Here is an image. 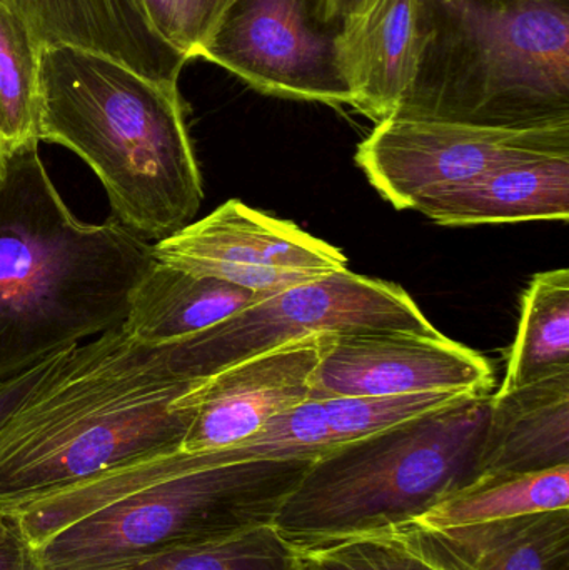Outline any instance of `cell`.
<instances>
[{
  "mask_svg": "<svg viewBox=\"0 0 569 570\" xmlns=\"http://www.w3.org/2000/svg\"><path fill=\"white\" fill-rule=\"evenodd\" d=\"M569 371V271L537 274L521 297V317L498 392Z\"/></svg>",
  "mask_w": 569,
  "mask_h": 570,
  "instance_id": "cell-19",
  "label": "cell"
},
{
  "mask_svg": "<svg viewBox=\"0 0 569 570\" xmlns=\"http://www.w3.org/2000/svg\"><path fill=\"white\" fill-rule=\"evenodd\" d=\"M266 295L153 261L129 295L122 328L146 345L186 341Z\"/></svg>",
  "mask_w": 569,
  "mask_h": 570,
  "instance_id": "cell-18",
  "label": "cell"
},
{
  "mask_svg": "<svg viewBox=\"0 0 569 570\" xmlns=\"http://www.w3.org/2000/svg\"><path fill=\"white\" fill-rule=\"evenodd\" d=\"M17 528L16 518L12 514H6V512H0V535L7 534V532L12 531V529Z\"/></svg>",
  "mask_w": 569,
  "mask_h": 570,
  "instance_id": "cell-30",
  "label": "cell"
},
{
  "mask_svg": "<svg viewBox=\"0 0 569 570\" xmlns=\"http://www.w3.org/2000/svg\"><path fill=\"white\" fill-rule=\"evenodd\" d=\"M493 387V365L440 331H367L331 335L310 399L483 394Z\"/></svg>",
  "mask_w": 569,
  "mask_h": 570,
  "instance_id": "cell-11",
  "label": "cell"
},
{
  "mask_svg": "<svg viewBox=\"0 0 569 570\" xmlns=\"http://www.w3.org/2000/svg\"><path fill=\"white\" fill-rule=\"evenodd\" d=\"M157 263L259 295L347 269L340 249L237 199L153 243Z\"/></svg>",
  "mask_w": 569,
  "mask_h": 570,
  "instance_id": "cell-10",
  "label": "cell"
},
{
  "mask_svg": "<svg viewBox=\"0 0 569 570\" xmlns=\"http://www.w3.org/2000/svg\"><path fill=\"white\" fill-rule=\"evenodd\" d=\"M150 22L156 27L157 32L179 49V7L177 0H143Z\"/></svg>",
  "mask_w": 569,
  "mask_h": 570,
  "instance_id": "cell-28",
  "label": "cell"
},
{
  "mask_svg": "<svg viewBox=\"0 0 569 570\" xmlns=\"http://www.w3.org/2000/svg\"><path fill=\"white\" fill-rule=\"evenodd\" d=\"M467 392L364 395L317 399L323 407L334 449L396 428L468 397Z\"/></svg>",
  "mask_w": 569,
  "mask_h": 570,
  "instance_id": "cell-23",
  "label": "cell"
},
{
  "mask_svg": "<svg viewBox=\"0 0 569 570\" xmlns=\"http://www.w3.org/2000/svg\"><path fill=\"white\" fill-rule=\"evenodd\" d=\"M491 395H468L314 459L274 528L300 548L416 521L481 478Z\"/></svg>",
  "mask_w": 569,
  "mask_h": 570,
  "instance_id": "cell-5",
  "label": "cell"
},
{
  "mask_svg": "<svg viewBox=\"0 0 569 570\" xmlns=\"http://www.w3.org/2000/svg\"><path fill=\"white\" fill-rule=\"evenodd\" d=\"M40 47H72L177 86L187 57L150 22L143 0H0Z\"/></svg>",
  "mask_w": 569,
  "mask_h": 570,
  "instance_id": "cell-13",
  "label": "cell"
},
{
  "mask_svg": "<svg viewBox=\"0 0 569 570\" xmlns=\"http://www.w3.org/2000/svg\"><path fill=\"white\" fill-rule=\"evenodd\" d=\"M196 382L122 325L62 352L0 424V512L177 451L190 411L176 399Z\"/></svg>",
  "mask_w": 569,
  "mask_h": 570,
  "instance_id": "cell-1",
  "label": "cell"
},
{
  "mask_svg": "<svg viewBox=\"0 0 569 570\" xmlns=\"http://www.w3.org/2000/svg\"><path fill=\"white\" fill-rule=\"evenodd\" d=\"M97 570H301L296 546L274 524Z\"/></svg>",
  "mask_w": 569,
  "mask_h": 570,
  "instance_id": "cell-22",
  "label": "cell"
},
{
  "mask_svg": "<svg viewBox=\"0 0 569 570\" xmlns=\"http://www.w3.org/2000/svg\"><path fill=\"white\" fill-rule=\"evenodd\" d=\"M230 0H177L179 7V49L187 59L199 57L217 19Z\"/></svg>",
  "mask_w": 569,
  "mask_h": 570,
  "instance_id": "cell-25",
  "label": "cell"
},
{
  "mask_svg": "<svg viewBox=\"0 0 569 570\" xmlns=\"http://www.w3.org/2000/svg\"><path fill=\"white\" fill-rule=\"evenodd\" d=\"M377 535L436 570H569V509L443 529L411 521Z\"/></svg>",
  "mask_w": 569,
  "mask_h": 570,
  "instance_id": "cell-14",
  "label": "cell"
},
{
  "mask_svg": "<svg viewBox=\"0 0 569 570\" xmlns=\"http://www.w3.org/2000/svg\"><path fill=\"white\" fill-rule=\"evenodd\" d=\"M416 67L393 117L569 124V0H416Z\"/></svg>",
  "mask_w": 569,
  "mask_h": 570,
  "instance_id": "cell-4",
  "label": "cell"
},
{
  "mask_svg": "<svg viewBox=\"0 0 569 570\" xmlns=\"http://www.w3.org/2000/svg\"><path fill=\"white\" fill-rule=\"evenodd\" d=\"M60 354L53 355L49 361L30 368L29 372H23V374L9 379V381L0 382V424L23 401V397L46 377L47 372L53 367Z\"/></svg>",
  "mask_w": 569,
  "mask_h": 570,
  "instance_id": "cell-26",
  "label": "cell"
},
{
  "mask_svg": "<svg viewBox=\"0 0 569 570\" xmlns=\"http://www.w3.org/2000/svg\"><path fill=\"white\" fill-rule=\"evenodd\" d=\"M367 331L438 328L400 285L343 269L266 295L226 321L164 347L173 371L194 382L311 335Z\"/></svg>",
  "mask_w": 569,
  "mask_h": 570,
  "instance_id": "cell-7",
  "label": "cell"
},
{
  "mask_svg": "<svg viewBox=\"0 0 569 570\" xmlns=\"http://www.w3.org/2000/svg\"><path fill=\"white\" fill-rule=\"evenodd\" d=\"M363 2L364 0H321L324 17L334 23H343Z\"/></svg>",
  "mask_w": 569,
  "mask_h": 570,
  "instance_id": "cell-29",
  "label": "cell"
},
{
  "mask_svg": "<svg viewBox=\"0 0 569 570\" xmlns=\"http://www.w3.org/2000/svg\"><path fill=\"white\" fill-rule=\"evenodd\" d=\"M341 26L324 17L321 0H230L199 57L266 96L351 106Z\"/></svg>",
  "mask_w": 569,
  "mask_h": 570,
  "instance_id": "cell-9",
  "label": "cell"
},
{
  "mask_svg": "<svg viewBox=\"0 0 569 570\" xmlns=\"http://www.w3.org/2000/svg\"><path fill=\"white\" fill-rule=\"evenodd\" d=\"M314 459L199 465L176 451L173 474L84 515L37 546L42 570H97L273 524Z\"/></svg>",
  "mask_w": 569,
  "mask_h": 570,
  "instance_id": "cell-6",
  "label": "cell"
},
{
  "mask_svg": "<svg viewBox=\"0 0 569 570\" xmlns=\"http://www.w3.org/2000/svg\"><path fill=\"white\" fill-rule=\"evenodd\" d=\"M569 156V124L497 129L391 117L360 144L356 164L394 209L447 193L518 160Z\"/></svg>",
  "mask_w": 569,
  "mask_h": 570,
  "instance_id": "cell-8",
  "label": "cell"
},
{
  "mask_svg": "<svg viewBox=\"0 0 569 570\" xmlns=\"http://www.w3.org/2000/svg\"><path fill=\"white\" fill-rule=\"evenodd\" d=\"M333 334L311 335L229 365L176 399L189 409L180 451H223L243 444L281 412L307 401Z\"/></svg>",
  "mask_w": 569,
  "mask_h": 570,
  "instance_id": "cell-12",
  "label": "cell"
},
{
  "mask_svg": "<svg viewBox=\"0 0 569 570\" xmlns=\"http://www.w3.org/2000/svg\"><path fill=\"white\" fill-rule=\"evenodd\" d=\"M301 570H436L386 535L300 546Z\"/></svg>",
  "mask_w": 569,
  "mask_h": 570,
  "instance_id": "cell-24",
  "label": "cell"
},
{
  "mask_svg": "<svg viewBox=\"0 0 569 570\" xmlns=\"http://www.w3.org/2000/svg\"><path fill=\"white\" fill-rule=\"evenodd\" d=\"M7 167V154L3 153L2 146H0V184H2L3 176H6Z\"/></svg>",
  "mask_w": 569,
  "mask_h": 570,
  "instance_id": "cell-31",
  "label": "cell"
},
{
  "mask_svg": "<svg viewBox=\"0 0 569 570\" xmlns=\"http://www.w3.org/2000/svg\"><path fill=\"white\" fill-rule=\"evenodd\" d=\"M153 243L117 220L82 223L39 142L7 154L0 184V382L122 325Z\"/></svg>",
  "mask_w": 569,
  "mask_h": 570,
  "instance_id": "cell-2",
  "label": "cell"
},
{
  "mask_svg": "<svg viewBox=\"0 0 569 570\" xmlns=\"http://www.w3.org/2000/svg\"><path fill=\"white\" fill-rule=\"evenodd\" d=\"M0 570H42L37 549L23 538L19 525L0 535Z\"/></svg>",
  "mask_w": 569,
  "mask_h": 570,
  "instance_id": "cell-27",
  "label": "cell"
},
{
  "mask_svg": "<svg viewBox=\"0 0 569 570\" xmlns=\"http://www.w3.org/2000/svg\"><path fill=\"white\" fill-rule=\"evenodd\" d=\"M416 0H364L337 37L351 107L374 122L391 119L413 82Z\"/></svg>",
  "mask_w": 569,
  "mask_h": 570,
  "instance_id": "cell-15",
  "label": "cell"
},
{
  "mask_svg": "<svg viewBox=\"0 0 569 570\" xmlns=\"http://www.w3.org/2000/svg\"><path fill=\"white\" fill-rule=\"evenodd\" d=\"M40 49L23 20L0 2V146L6 154L39 142Z\"/></svg>",
  "mask_w": 569,
  "mask_h": 570,
  "instance_id": "cell-21",
  "label": "cell"
},
{
  "mask_svg": "<svg viewBox=\"0 0 569 570\" xmlns=\"http://www.w3.org/2000/svg\"><path fill=\"white\" fill-rule=\"evenodd\" d=\"M39 142L84 160L112 219L149 243L196 219L203 176L179 87L72 47L40 49Z\"/></svg>",
  "mask_w": 569,
  "mask_h": 570,
  "instance_id": "cell-3",
  "label": "cell"
},
{
  "mask_svg": "<svg viewBox=\"0 0 569 570\" xmlns=\"http://www.w3.org/2000/svg\"><path fill=\"white\" fill-rule=\"evenodd\" d=\"M438 226L569 219V156L518 160L414 207Z\"/></svg>",
  "mask_w": 569,
  "mask_h": 570,
  "instance_id": "cell-16",
  "label": "cell"
},
{
  "mask_svg": "<svg viewBox=\"0 0 569 570\" xmlns=\"http://www.w3.org/2000/svg\"><path fill=\"white\" fill-rule=\"evenodd\" d=\"M561 465H569V371L493 392L480 479Z\"/></svg>",
  "mask_w": 569,
  "mask_h": 570,
  "instance_id": "cell-17",
  "label": "cell"
},
{
  "mask_svg": "<svg viewBox=\"0 0 569 570\" xmlns=\"http://www.w3.org/2000/svg\"><path fill=\"white\" fill-rule=\"evenodd\" d=\"M560 509H569V465L534 474L478 479L414 522L434 529L457 528Z\"/></svg>",
  "mask_w": 569,
  "mask_h": 570,
  "instance_id": "cell-20",
  "label": "cell"
}]
</instances>
